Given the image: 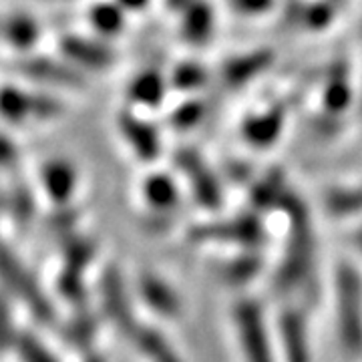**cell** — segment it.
<instances>
[{
    "label": "cell",
    "instance_id": "obj_21",
    "mask_svg": "<svg viewBox=\"0 0 362 362\" xmlns=\"http://www.w3.org/2000/svg\"><path fill=\"white\" fill-rule=\"evenodd\" d=\"M127 338H131L137 352L147 362H185L171 340L151 324L139 322Z\"/></svg>",
    "mask_w": 362,
    "mask_h": 362
},
{
    "label": "cell",
    "instance_id": "obj_38",
    "mask_svg": "<svg viewBox=\"0 0 362 362\" xmlns=\"http://www.w3.org/2000/svg\"><path fill=\"white\" fill-rule=\"evenodd\" d=\"M361 187H362V183H361Z\"/></svg>",
    "mask_w": 362,
    "mask_h": 362
},
{
    "label": "cell",
    "instance_id": "obj_23",
    "mask_svg": "<svg viewBox=\"0 0 362 362\" xmlns=\"http://www.w3.org/2000/svg\"><path fill=\"white\" fill-rule=\"evenodd\" d=\"M214 30H216V14L211 4H207L206 0H194L180 14V33L189 45L202 47L211 42Z\"/></svg>",
    "mask_w": 362,
    "mask_h": 362
},
{
    "label": "cell",
    "instance_id": "obj_35",
    "mask_svg": "<svg viewBox=\"0 0 362 362\" xmlns=\"http://www.w3.org/2000/svg\"><path fill=\"white\" fill-rule=\"evenodd\" d=\"M0 207H6V194L0 192Z\"/></svg>",
    "mask_w": 362,
    "mask_h": 362
},
{
    "label": "cell",
    "instance_id": "obj_5",
    "mask_svg": "<svg viewBox=\"0 0 362 362\" xmlns=\"http://www.w3.org/2000/svg\"><path fill=\"white\" fill-rule=\"evenodd\" d=\"M276 346L282 362H312V334L308 310L302 304L284 306L272 320Z\"/></svg>",
    "mask_w": 362,
    "mask_h": 362
},
{
    "label": "cell",
    "instance_id": "obj_8",
    "mask_svg": "<svg viewBox=\"0 0 362 362\" xmlns=\"http://www.w3.org/2000/svg\"><path fill=\"white\" fill-rule=\"evenodd\" d=\"M175 165L180 168L183 180L194 195L195 204L207 211H218L223 202L220 180L206 163V159L195 149H180L175 156Z\"/></svg>",
    "mask_w": 362,
    "mask_h": 362
},
{
    "label": "cell",
    "instance_id": "obj_12",
    "mask_svg": "<svg viewBox=\"0 0 362 362\" xmlns=\"http://www.w3.org/2000/svg\"><path fill=\"white\" fill-rule=\"evenodd\" d=\"M137 296L143 306L161 320H177L183 314V300L177 288L156 272H145L137 280Z\"/></svg>",
    "mask_w": 362,
    "mask_h": 362
},
{
    "label": "cell",
    "instance_id": "obj_32",
    "mask_svg": "<svg viewBox=\"0 0 362 362\" xmlns=\"http://www.w3.org/2000/svg\"><path fill=\"white\" fill-rule=\"evenodd\" d=\"M235 13L246 14V16H262L270 13L276 4V0H230Z\"/></svg>",
    "mask_w": 362,
    "mask_h": 362
},
{
    "label": "cell",
    "instance_id": "obj_30",
    "mask_svg": "<svg viewBox=\"0 0 362 362\" xmlns=\"http://www.w3.org/2000/svg\"><path fill=\"white\" fill-rule=\"evenodd\" d=\"M18 337L21 334L16 332V326H14L11 302H8V298L0 294V354L6 352V350L14 349Z\"/></svg>",
    "mask_w": 362,
    "mask_h": 362
},
{
    "label": "cell",
    "instance_id": "obj_11",
    "mask_svg": "<svg viewBox=\"0 0 362 362\" xmlns=\"http://www.w3.org/2000/svg\"><path fill=\"white\" fill-rule=\"evenodd\" d=\"M59 52L78 71H105L115 63V51L109 42L99 37H85V35H65L59 40Z\"/></svg>",
    "mask_w": 362,
    "mask_h": 362
},
{
    "label": "cell",
    "instance_id": "obj_28",
    "mask_svg": "<svg viewBox=\"0 0 362 362\" xmlns=\"http://www.w3.org/2000/svg\"><path fill=\"white\" fill-rule=\"evenodd\" d=\"M95 337H97V322H95V318L90 314H87V316H77L73 322L69 324V328H66V338L78 350L85 349L87 352H90Z\"/></svg>",
    "mask_w": 362,
    "mask_h": 362
},
{
    "label": "cell",
    "instance_id": "obj_19",
    "mask_svg": "<svg viewBox=\"0 0 362 362\" xmlns=\"http://www.w3.org/2000/svg\"><path fill=\"white\" fill-rule=\"evenodd\" d=\"M272 63V52L268 51H252L244 54H235L232 59L223 61L220 69L221 83L228 89H238L244 87L246 83L262 75Z\"/></svg>",
    "mask_w": 362,
    "mask_h": 362
},
{
    "label": "cell",
    "instance_id": "obj_22",
    "mask_svg": "<svg viewBox=\"0 0 362 362\" xmlns=\"http://www.w3.org/2000/svg\"><path fill=\"white\" fill-rule=\"evenodd\" d=\"M266 259L262 256V250H240L235 256H230L218 266V278L221 284L242 288L256 280L259 274L264 272Z\"/></svg>",
    "mask_w": 362,
    "mask_h": 362
},
{
    "label": "cell",
    "instance_id": "obj_37",
    "mask_svg": "<svg viewBox=\"0 0 362 362\" xmlns=\"http://www.w3.org/2000/svg\"><path fill=\"white\" fill-rule=\"evenodd\" d=\"M361 125H362V90H361Z\"/></svg>",
    "mask_w": 362,
    "mask_h": 362
},
{
    "label": "cell",
    "instance_id": "obj_2",
    "mask_svg": "<svg viewBox=\"0 0 362 362\" xmlns=\"http://www.w3.org/2000/svg\"><path fill=\"white\" fill-rule=\"evenodd\" d=\"M232 328L242 362H282L274 326L262 302L254 298L238 300L232 308Z\"/></svg>",
    "mask_w": 362,
    "mask_h": 362
},
{
    "label": "cell",
    "instance_id": "obj_20",
    "mask_svg": "<svg viewBox=\"0 0 362 362\" xmlns=\"http://www.w3.org/2000/svg\"><path fill=\"white\" fill-rule=\"evenodd\" d=\"M288 192H290V187H288L284 171L280 168H272L270 171H266L262 177H258L250 185L247 199H250L252 211L262 216L272 209H280Z\"/></svg>",
    "mask_w": 362,
    "mask_h": 362
},
{
    "label": "cell",
    "instance_id": "obj_29",
    "mask_svg": "<svg viewBox=\"0 0 362 362\" xmlns=\"http://www.w3.org/2000/svg\"><path fill=\"white\" fill-rule=\"evenodd\" d=\"M14 352L18 354L21 362H61L51 350L47 349L37 337L21 334L16 340Z\"/></svg>",
    "mask_w": 362,
    "mask_h": 362
},
{
    "label": "cell",
    "instance_id": "obj_31",
    "mask_svg": "<svg viewBox=\"0 0 362 362\" xmlns=\"http://www.w3.org/2000/svg\"><path fill=\"white\" fill-rule=\"evenodd\" d=\"M21 165V149L18 143L11 139L8 135L0 133V169L2 171H14Z\"/></svg>",
    "mask_w": 362,
    "mask_h": 362
},
{
    "label": "cell",
    "instance_id": "obj_36",
    "mask_svg": "<svg viewBox=\"0 0 362 362\" xmlns=\"http://www.w3.org/2000/svg\"><path fill=\"white\" fill-rule=\"evenodd\" d=\"M356 244H358V247H361L362 252V228L358 230V235H356Z\"/></svg>",
    "mask_w": 362,
    "mask_h": 362
},
{
    "label": "cell",
    "instance_id": "obj_10",
    "mask_svg": "<svg viewBox=\"0 0 362 362\" xmlns=\"http://www.w3.org/2000/svg\"><path fill=\"white\" fill-rule=\"evenodd\" d=\"M117 131L131 153L143 163H153L163 153L159 129L131 107L117 113Z\"/></svg>",
    "mask_w": 362,
    "mask_h": 362
},
{
    "label": "cell",
    "instance_id": "obj_25",
    "mask_svg": "<svg viewBox=\"0 0 362 362\" xmlns=\"http://www.w3.org/2000/svg\"><path fill=\"white\" fill-rule=\"evenodd\" d=\"M209 81L206 66H202L195 61H183L180 65H175L173 73L169 75V85L173 90L181 93H195V90L204 89Z\"/></svg>",
    "mask_w": 362,
    "mask_h": 362
},
{
    "label": "cell",
    "instance_id": "obj_6",
    "mask_svg": "<svg viewBox=\"0 0 362 362\" xmlns=\"http://www.w3.org/2000/svg\"><path fill=\"white\" fill-rule=\"evenodd\" d=\"M14 73L49 89L81 90L87 85L85 73L71 65L63 57L57 59L45 54H23L14 63Z\"/></svg>",
    "mask_w": 362,
    "mask_h": 362
},
{
    "label": "cell",
    "instance_id": "obj_18",
    "mask_svg": "<svg viewBox=\"0 0 362 362\" xmlns=\"http://www.w3.org/2000/svg\"><path fill=\"white\" fill-rule=\"evenodd\" d=\"M139 192H141L143 204L149 207L157 218L168 216L169 211H173L180 206V183L171 173H165V171H151L149 175H145Z\"/></svg>",
    "mask_w": 362,
    "mask_h": 362
},
{
    "label": "cell",
    "instance_id": "obj_1",
    "mask_svg": "<svg viewBox=\"0 0 362 362\" xmlns=\"http://www.w3.org/2000/svg\"><path fill=\"white\" fill-rule=\"evenodd\" d=\"M334 332L342 354L349 358L362 356V272L340 259L332 274Z\"/></svg>",
    "mask_w": 362,
    "mask_h": 362
},
{
    "label": "cell",
    "instance_id": "obj_13",
    "mask_svg": "<svg viewBox=\"0 0 362 362\" xmlns=\"http://www.w3.org/2000/svg\"><path fill=\"white\" fill-rule=\"evenodd\" d=\"M101 308L105 316L125 337H129L131 330L139 324V320L133 316V306L129 302L125 280L117 268L107 270L101 278Z\"/></svg>",
    "mask_w": 362,
    "mask_h": 362
},
{
    "label": "cell",
    "instance_id": "obj_3",
    "mask_svg": "<svg viewBox=\"0 0 362 362\" xmlns=\"http://www.w3.org/2000/svg\"><path fill=\"white\" fill-rule=\"evenodd\" d=\"M63 113V101L49 90H26L13 85L0 87V119L11 125L49 123Z\"/></svg>",
    "mask_w": 362,
    "mask_h": 362
},
{
    "label": "cell",
    "instance_id": "obj_17",
    "mask_svg": "<svg viewBox=\"0 0 362 362\" xmlns=\"http://www.w3.org/2000/svg\"><path fill=\"white\" fill-rule=\"evenodd\" d=\"M42 28L33 14L14 11L0 18V40L11 47L13 51L30 54V51L39 45Z\"/></svg>",
    "mask_w": 362,
    "mask_h": 362
},
{
    "label": "cell",
    "instance_id": "obj_24",
    "mask_svg": "<svg viewBox=\"0 0 362 362\" xmlns=\"http://www.w3.org/2000/svg\"><path fill=\"white\" fill-rule=\"evenodd\" d=\"M90 30L103 40L117 39L127 25V11L115 0H97L87 11Z\"/></svg>",
    "mask_w": 362,
    "mask_h": 362
},
{
    "label": "cell",
    "instance_id": "obj_14",
    "mask_svg": "<svg viewBox=\"0 0 362 362\" xmlns=\"http://www.w3.org/2000/svg\"><path fill=\"white\" fill-rule=\"evenodd\" d=\"M286 117H288L286 103H270L264 109H256L242 121V127H240L242 137L252 147L268 149L280 139L286 127Z\"/></svg>",
    "mask_w": 362,
    "mask_h": 362
},
{
    "label": "cell",
    "instance_id": "obj_9",
    "mask_svg": "<svg viewBox=\"0 0 362 362\" xmlns=\"http://www.w3.org/2000/svg\"><path fill=\"white\" fill-rule=\"evenodd\" d=\"M195 240L202 242H226L242 250H262L268 235L262 223V216L256 211H246L235 216L233 220L220 221V223H207L195 230Z\"/></svg>",
    "mask_w": 362,
    "mask_h": 362
},
{
    "label": "cell",
    "instance_id": "obj_4",
    "mask_svg": "<svg viewBox=\"0 0 362 362\" xmlns=\"http://www.w3.org/2000/svg\"><path fill=\"white\" fill-rule=\"evenodd\" d=\"M0 280L4 288L18 296V300L35 312L40 322L54 320V310L42 288L37 284V278L28 272L25 264L14 256L13 250L0 242Z\"/></svg>",
    "mask_w": 362,
    "mask_h": 362
},
{
    "label": "cell",
    "instance_id": "obj_34",
    "mask_svg": "<svg viewBox=\"0 0 362 362\" xmlns=\"http://www.w3.org/2000/svg\"><path fill=\"white\" fill-rule=\"evenodd\" d=\"M85 362H107V358H105V356H101L99 352L90 350V352H87V356H85Z\"/></svg>",
    "mask_w": 362,
    "mask_h": 362
},
{
    "label": "cell",
    "instance_id": "obj_15",
    "mask_svg": "<svg viewBox=\"0 0 362 362\" xmlns=\"http://www.w3.org/2000/svg\"><path fill=\"white\" fill-rule=\"evenodd\" d=\"M40 189L54 206H69L77 194L78 169L63 157H54L42 163L39 171Z\"/></svg>",
    "mask_w": 362,
    "mask_h": 362
},
{
    "label": "cell",
    "instance_id": "obj_33",
    "mask_svg": "<svg viewBox=\"0 0 362 362\" xmlns=\"http://www.w3.org/2000/svg\"><path fill=\"white\" fill-rule=\"evenodd\" d=\"M117 4H121L125 11H127V14L129 13H141V11H145L147 6H149V2L151 0H115Z\"/></svg>",
    "mask_w": 362,
    "mask_h": 362
},
{
    "label": "cell",
    "instance_id": "obj_27",
    "mask_svg": "<svg viewBox=\"0 0 362 362\" xmlns=\"http://www.w3.org/2000/svg\"><path fill=\"white\" fill-rule=\"evenodd\" d=\"M6 207L13 209L16 220H30L35 216V194L25 180H18L6 192Z\"/></svg>",
    "mask_w": 362,
    "mask_h": 362
},
{
    "label": "cell",
    "instance_id": "obj_16",
    "mask_svg": "<svg viewBox=\"0 0 362 362\" xmlns=\"http://www.w3.org/2000/svg\"><path fill=\"white\" fill-rule=\"evenodd\" d=\"M171 90L169 77L157 69H143L127 81L125 97L131 109H159Z\"/></svg>",
    "mask_w": 362,
    "mask_h": 362
},
{
    "label": "cell",
    "instance_id": "obj_26",
    "mask_svg": "<svg viewBox=\"0 0 362 362\" xmlns=\"http://www.w3.org/2000/svg\"><path fill=\"white\" fill-rule=\"evenodd\" d=\"M206 115V103L199 97H189L180 105H175L169 111L168 121L173 129L177 131H189L197 127L202 123V119Z\"/></svg>",
    "mask_w": 362,
    "mask_h": 362
},
{
    "label": "cell",
    "instance_id": "obj_7",
    "mask_svg": "<svg viewBox=\"0 0 362 362\" xmlns=\"http://www.w3.org/2000/svg\"><path fill=\"white\" fill-rule=\"evenodd\" d=\"M354 99V90L350 83V71L346 63L338 61L326 75L322 89V101H320V115L316 119L314 127L318 135L334 133L342 123V117L350 109Z\"/></svg>",
    "mask_w": 362,
    "mask_h": 362
}]
</instances>
